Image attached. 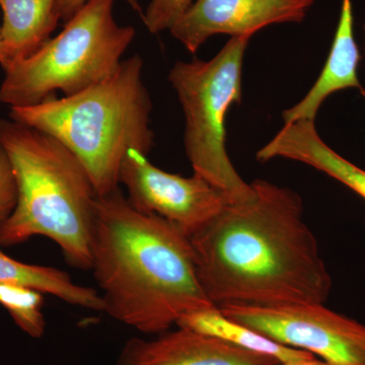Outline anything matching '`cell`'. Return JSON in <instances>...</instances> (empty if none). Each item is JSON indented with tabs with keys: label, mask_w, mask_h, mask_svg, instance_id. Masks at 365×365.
Here are the masks:
<instances>
[{
	"label": "cell",
	"mask_w": 365,
	"mask_h": 365,
	"mask_svg": "<svg viewBox=\"0 0 365 365\" xmlns=\"http://www.w3.org/2000/svg\"><path fill=\"white\" fill-rule=\"evenodd\" d=\"M190 237L199 280L216 307L325 304L332 277L292 189L256 180Z\"/></svg>",
	"instance_id": "obj_1"
},
{
	"label": "cell",
	"mask_w": 365,
	"mask_h": 365,
	"mask_svg": "<svg viewBox=\"0 0 365 365\" xmlns=\"http://www.w3.org/2000/svg\"><path fill=\"white\" fill-rule=\"evenodd\" d=\"M91 270L104 312L145 335L167 332L185 314L215 307L199 280L190 237L134 207L120 189L96 202Z\"/></svg>",
	"instance_id": "obj_2"
},
{
	"label": "cell",
	"mask_w": 365,
	"mask_h": 365,
	"mask_svg": "<svg viewBox=\"0 0 365 365\" xmlns=\"http://www.w3.org/2000/svg\"><path fill=\"white\" fill-rule=\"evenodd\" d=\"M0 144L13 167L18 202L0 223V247L34 237L58 245L66 261L91 269L98 195L78 158L51 135L9 119H0Z\"/></svg>",
	"instance_id": "obj_3"
},
{
	"label": "cell",
	"mask_w": 365,
	"mask_h": 365,
	"mask_svg": "<svg viewBox=\"0 0 365 365\" xmlns=\"http://www.w3.org/2000/svg\"><path fill=\"white\" fill-rule=\"evenodd\" d=\"M143 69V58L133 55L97 85L76 95L9 108V118L56 138L85 167L98 197L109 195L119 189L127 153L148 155L155 145L153 102Z\"/></svg>",
	"instance_id": "obj_4"
},
{
	"label": "cell",
	"mask_w": 365,
	"mask_h": 365,
	"mask_svg": "<svg viewBox=\"0 0 365 365\" xmlns=\"http://www.w3.org/2000/svg\"><path fill=\"white\" fill-rule=\"evenodd\" d=\"M115 0H88L28 58L4 68L0 103L9 108L39 104L61 91L64 97L105 81L117 71L135 37L133 26H120Z\"/></svg>",
	"instance_id": "obj_5"
},
{
	"label": "cell",
	"mask_w": 365,
	"mask_h": 365,
	"mask_svg": "<svg viewBox=\"0 0 365 365\" xmlns=\"http://www.w3.org/2000/svg\"><path fill=\"white\" fill-rule=\"evenodd\" d=\"M251 38H230L209 61H178L169 73L184 112L185 151L194 175L222 190L230 202L254 194L253 185L240 176L225 148V119L230 108L242 102V63Z\"/></svg>",
	"instance_id": "obj_6"
},
{
	"label": "cell",
	"mask_w": 365,
	"mask_h": 365,
	"mask_svg": "<svg viewBox=\"0 0 365 365\" xmlns=\"http://www.w3.org/2000/svg\"><path fill=\"white\" fill-rule=\"evenodd\" d=\"M280 344L312 353L329 365H365V326L331 311L325 304L218 307Z\"/></svg>",
	"instance_id": "obj_7"
},
{
	"label": "cell",
	"mask_w": 365,
	"mask_h": 365,
	"mask_svg": "<svg viewBox=\"0 0 365 365\" xmlns=\"http://www.w3.org/2000/svg\"><path fill=\"white\" fill-rule=\"evenodd\" d=\"M119 182L127 189L128 200L134 207L160 216L188 237L230 202L222 190L202 178L170 174L155 167L148 155L136 150L125 155Z\"/></svg>",
	"instance_id": "obj_8"
},
{
	"label": "cell",
	"mask_w": 365,
	"mask_h": 365,
	"mask_svg": "<svg viewBox=\"0 0 365 365\" xmlns=\"http://www.w3.org/2000/svg\"><path fill=\"white\" fill-rule=\"evenodd\" d=\"M313 4L314 0H195L170 32L195 54L215 35L252 37L267 26L300 23Z\"/></svg>",
	"instance_id": "obj_9"
},
{
	"label": "cell",
	"mask_w": 365,
	"mask_h": 365,
	"mask_svg": "<svg viewBox=\"0 0 365 365\" xmlns=\"http://www.w3.org/2000/svg\"><path fill=\"white\" fill-rule=\"evenodd\" d=\"M117 365H281L266 355L179 328L151 339L131 338L125 343Z\"/></svg>",
	"instance_id": "obj_10"
},
{
	"label": "cell",
	"mask_w": 365,
	"mask_h": 365,
	"mask_svg": "<svg viewBox=\"0 0 365 365\" xmlns=\"http://www.w3.org/2000/svg\"><path fill=\"white\" fill-rule=\"evenodd\" d=\"M352 0H342L339 23L325 66L314 85L299 103L283 112L284 124L314 121L322 104L337 91L355 88L365 98L359 78L360 53L353 30Z\"/></svg>",
	"instance_id": "obj_11"
},
{
	"label": "cell",
	"mask_w": 365,
	"mask_h": 365,
	"mask_svg": "<svg viewBox=\"0 0 365 365\" xmlns=\"http://www.w3.org/2000/svg\"><path fill=\"white\" fill-rule=\"evenodd\" d=\"M287 158L306 163L337 180L365 199V170L329 148L319 135L314 121L302 120L284 124L257 153L259 162Z\"/></svg>",
	"instance_id": "obj_12"
},
{
	"label": "cell",
	"mask_w": 365,
	"mask_h": 365,
	"mask_svg": "<svg viewBox=\"0 0 365 365\" xmlns=\"http://www.w3.org/2000/svg\"><path fill=\"white\" fill-rule=\"evenodd\" d=\"M57 1L0 0L4 13L0 32L6 66L28 58L51 39L52 33L61 20Z\"/></svg>",
	"instance_id": "obj_13"
},
{
	"label": "cell",
	"mask_w": 365,
	"mask_h": 365,
	"mask_svg": "<svg viewBox=\"0 0 365 365\" xmlns=\"http://www.w3.org/2000/svg\"><path fill=\"white\" fill-rule=\"evenodd\" d=\"M0 284L32 288L50 294L71 306L104 312L102 295L91 287L74 282L66 271L23 263L7 256L0 249Z\"/></svg>",
	"instance_id": "obj_14"
},
{
	"label": "cell",
	"mask_w": 365,
	"mask_h": 365,
	"mask_svg": "<svg viewBox=\"0 0 365 365\" xmlns=\"http://www.w3.org/2000/svg\"><path fill=\"white\" fill-rule=\"evenodd\" d=\"M177 327L225 341L248 351L272 357L280 364L312 354L280 344L258 331L227 318L216 307L185 314L178 321Z\"/></svg>",
	"instance_id": "obj_15"
},
{
	"label": "cell",
	"mask_w": 365,
	"mask_h": 365,
	"mask_svg": "<svg viewBox=\"0 0 365 365\" xmlns=\"http://www.w3.org/2000/svg\"><path fill=\"white\" fill-rule=\"evenodd\" d=\"M0 306L9 312L14 324L26 335L35 339L43 337L46 322L42 292L18 285L0 284Z\"/></svg>",
	"instance_id": "obj_16"
},
{
	"label": "cell",
	"mask_w": 365,
	"mask_h": 365,
	"mask_svg": "<svg viewBox=\"0 0 365 365\" xmlns=\"http://www.w3.org/2000/svg\"><path fill=\"white\" fill-rule=\"evenodd\" d=\"M195 0H151L143 16V23L151 34L170 30Z\"/></svg>",
	"instance_id": "obj_17"
},
{
	"label": "cell",
	"mask_w": 365,
	"mask_h": 365,
	"mask_svg": "<svg viewBox=\"0 0 365 365\" xmlns=\"http://www.w3.org/2000/svg\"><path fill=\"white\" fill-rule=\"evenodd\" d=\"M18 202V186L9 155L0 144V223L11 216Z\"/></svg>",
	"instance_id": "obj_18"
},
{
	"label": "cell",
	"mask_w": 365,
	"mask_h": 365,
	"mask_svg": "<svg viewBox=\"0 0 365 365\" xmlns=\"http://www.w3.org/2000/svg\"><path fill=\"white\" fill-rule=\"evenodd\" d=\"M86 1L88 0H58L57 11H58L60 19L66 23L81 7L83 6ZM127 1L130 2L135 9H138V6H136V2L134 0H127Z\"/></svg>",
	"instance_id": "obj_19"
},
{
	"label": "cell",
	"mask_w": 365,
	"mask_h": 365,
	"mask_svg": "<svg viewBox=\"0 0 365 365\" xmlns=\"http://www.w3.org/2000/svg\"><path fill=\"white\" fill-rule=\"evenodd\" d=\"M281 365H329L324 360L318 359L313 354L307 355V356L300 357L292 361H288L287 364Z\"/></svg>",
	"instance_id": "obj_20"
},
{
	"label": "cell",
	"mask_w": 365,
	"mask_h": 365,
	"mask_svg": "<svg viewBox=\"0 0 365 365\" xmlns=\"http://www.w3.org/2000/svg\"><path fill=\"white\" fill-rule=\"evenodd\" d=\"M0 66L2 68L6 66V55H4V46H2L1 32H0Z\"/></svg>",
	"instance_id": "obj_21"
},
{
	"label": "cell",
	"mask_w": 365,
	"mask_h": 365,
	"mask_svg": "<svg viewBox=\"0 0 365 365\" xmlns=\"http://www.w3.org/2000/svg\"><path fill=\"white\" fill-rule=\"evenodd\" d=\"M364 49H365V26H364Z\"/></svg>",
	"instance_id": "obj_22"
}]
</instances>
